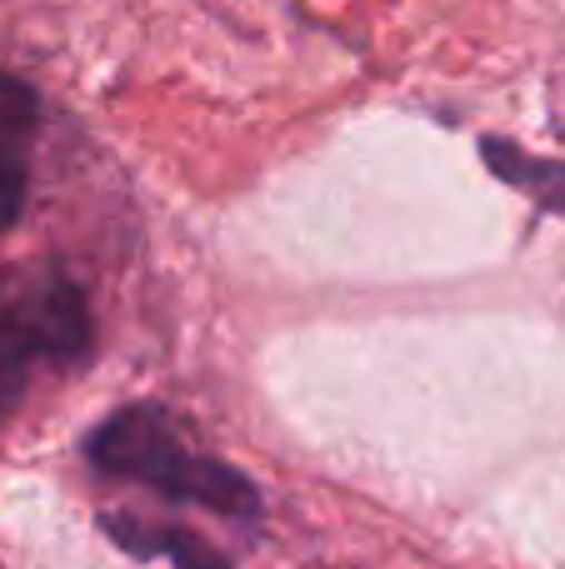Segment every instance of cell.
<instances>
[{
  "mask_svg": "<svg viewBox=\"0 0 565 569\" xmlns=\"http://www.w3.org/2000/svg\"><path fill=\"white\" fill-rule=\"evenodd\" d=\"M86 460L110 480L146 485L166 500L200 505V510H216L226 520H256L260 515L256 485L236 465L196 450L180 420L160 405H126V410L106 415L86 440Z\"/></svg>",
  "mask_w": 565,
  "mask_h": 569,
  "instance_id": "6da1fadb",
  "label": "cell"
},
{
  "mask_svg": "<svg viewBox=\"0 0 565 569\" xmlns=\"http://www.w3.org/2000/svg\"><path fill=\"white\" fill-rule=\"evenodd\" d=\"M96 350L86 290L50 260L0 270V425L20 410L40 370H76Z\"/></svg>",
  "mask_w": 565,
  "mask_h": 569,
  "instance_id": "7a4b0ae2",
  "label": "cell"
},
{
  "mask_svg": "<svg viewBox=\"0 0 565 569\" xmlns=\"http://www.w3.org/2000/svg\"><path fill=\"white\" fill-rule=\"evenodd\" d=\"M480 156H486V166L496 170L500 180H511V186L526 190L541 210L565 220V160L531 156V150L511 146V140H496V136L480 140Z\"/></svg>",
  "mask_w": 565,
  "mask_h": 569,
  "instance_id": "277c9868",
  "label": "cell"
},
{
  "mask_svg": "<svg viewBox=\"0 0 565 569\" xmlns=\"http://www.w3.org/2000/svg\"><path fill=\"white\" fill-rule=\"evenodd\" d=\"M106 530L136 555H166V560L180 569H220L216 555L186 530H146V525H136V520H106Z\"/></svg>",
  "mask_w": 565,
  "mask_h": 569,
  "instance_id": "5b68a950",
  "label": "cell"
},
{
  "mask_svg": "<svg viewBox=\"0 0 565 569\" xmlns=\"http://www.w3.org/2000/svg\"><path fill=\"white\" fill-rule=\"evenodd\" d=\"M36 136H40V96L20 76L0 70V236L26 210Z\"/></svg>",
  "mask_w": 565,
  "mask_h": 569,
  "instance_id": "3957f363",
  "label": "cell"
}]
</instances>
